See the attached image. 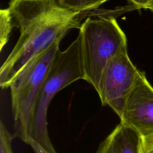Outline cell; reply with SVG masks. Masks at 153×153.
Segmentation results:
<instances>
[{
	"instance_id": "6da1fadb",
	"label": "cell",
	"mask_w": 153,
	"mask_h": 153,
	"mask_svg": "<svg viewBox=\"0 0 153 153\" xmlns=\"http://www.w3.org/2000/svg\"><path fill=\"white\" fill-rule=\"evenodd\" d=\"M93 11L66 9L57 0H10L8 7L0 13L1 50L13 29H18L20 36L0 69L1 87L8 88L30 59L60 41L69 30L79 29L81 21Z\"/></svg>"
},
{
	"instance_id": "7a4b0ae2",
	"label": "cell",
	"mask_w": 153,
	"mask_h": 153,
	"mask_svg": "<svg viewBox=\"0 0 153 153\" xmlns=\"http://www.w3.org/2000/svg\"><path fill=\"white\" fill-rule=\"evenodd\" d=\"M85 79L81 39L77 38L64 51L59 50L42 84L35 105L29 137L50 153H57L49 137L47 112L54 96L79 79Z\"/></svg>"
},
{
	"instance_id": "3957f363",
	"label": "cell",
	"mask_w": 153,
	"mask_h": 153,
	"mask_svg": "<svg viewBox=\"0 0 153 153\" xmlns=\"http://www.w3.org/2000/svg\"><path fill=\"white\" fill-rule=\"evenodd\" d=\"M60 41L30 59L10 83L11 109L15 136L27 143L36 101L53 61L59 49Z\"/></svg>"
},
{
	"instance_id": "277c9868",
	"label": "cell",
	"mask_w": 153,
	"mask_h": 153,
	"mask_svg": "<svg viewBox=\"0 0 153 153\" xmlns=\"http://www.w3.org/2000/svg\"><path fill=\"white\" fill-rule=\"evenodd\" d=\"M79 35L85 79L98 90L102 72L109 60L127 48V38L114 17H87L81 24Z\"/></svg>"
},
{
	"instance_id": "5b68a950",
	"label": "cell",
	"mask_w": 153,
	"mask_h": 153,
	"mask_svg": "<svg viewBox=\"0 0 153 153\" xmlns=\"http://www.w3.org/2000/svg\"><path fill=\"white\" fill-rule=\"evenodd\" d=\"M139 72L126 48L117 53L102 72L97 90L102 105L110 107L120 118Z\"/></svg>"
},
{
	"instance_id": "8992f818",
	"label": "cell",
	"mask_w": 153,
	"mask_h": 153,
	"mask_svg": "<svg viewBox=\"0 0 153 153\" xmlns=\"http://www.w3.org/2000/svg\"><path fill=\"white\" fill-rule=\"evenodd\" d=\"M120 118L142 136L153 134V87L143 72L139 71Z\"/></svg>"
},
{
	"instance_id": "52a82bcc",
	"label": "cell",
	"mask_w": 153,
	"mask_h": 153,
	"mask_svg": "<svg viewBox=\"0 0 153 153\" xmlns=\"http://www.w3.org/2000/svg\"><path fill=\"white\" fill-rule=\"evenodd\" d=\"M142 136L121 122L100 143L96 153H141Z\"/></svg>"
},
{
	"instance_id": "ba28073f",
	"label": "cell",
	"mask_w": 153,
	"mask_h": 153,
	"mask_svg": "<svg viewBox=\"0 0 153 153\" xmlns=\"http://www.w3.org/2000/svg\"><path fill=\"white\" fill-rule=\"evenodd\" d=\"M108 0H57L59 5L66 9L90 11L96 10Z\"/></svg>"
},
{
	"instance_id": "9c48e42d",
	"label": "cell",
	"mask_w": 153,
	"mask_h": 153,
	"mask_svg": "<svg viewBox=\"0 0 153 153\" xmlns=\"http://www.w3.org/2000/svg\"><path fill=\"white\" fill-rule=\"evenodd\" d=\"M14 138L2 121L0 122V153H13L11 142Z\"/></svg>"
},
{
	"instance_id": "30bf717a",
	"label": "cell",
	"mask_w": 153,
	"mask_h": 153,
	"mask_svg": "<svg viewBox=\"0 0 153 153\" xmlns=\"http://www.w3.org/2000/svg\"><path fill=\"white\" fill-rule=\"evenodd\" d=\"M141 153H153V134L142 136Z\"/></svg>"
},
{
	"instance_id": "8fae6325",
	"label": "cell",
	"mask_w": 153,
	"mask_h": 153,
	"mask_svg": "<svg viewBox=\"0 0 153 153\" xmlns=\"http://www.w3.org/2000/svg\"><path fill=\"white\" fill-rule=\"evenodd\" d=\"M27 144L30 146L35 153H50L31 137H29Z\"/></svg>"
},
{
	"instance_id": "7c38bea8",
	"label": "cell",
	"mask_w": 153,
	"mask_h": 153,
	"mask_svg": "<svg viewBox=\"0 0 153 153\" xmlns=\"http://www.w3.org/2000/svg\"><path fill=\"white\" fill-rule=\"evenodd\" d=\"M136 8H146L151 0H130Z\"/></svg>"
},
{
	"instance_id": "4fadbf2b",
	"label": "cell",
	"mask_w": 153,
	"mask_h": 153,
	"mask_svg": "<svg viewBox=\"0 0 153 153\" xmlns=\"http://www.w3.org/2000/svg\"><path fill=\"white\" fill-rule=\"evenodd\" d=\"M146 8L151 10L152 11H153V0H151L150 4H149V5Z\"/></svg>"
}]
</instances>
